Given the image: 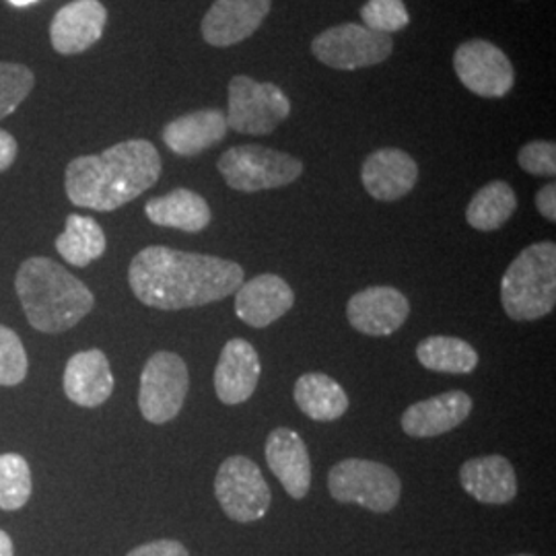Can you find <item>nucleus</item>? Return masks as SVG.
<instances>
[{
  "label": "nucleus",
  "mask_w": 556,
  "mask_h": 556,
  "mask_svg": "<svg viewBox=\"0 0 556 556\" xmlns=\"http://www.w3.org/2000/svg\"><path fill=\"white\" fill-rule=\"evenodd\" d=\"M243 268L233 260L181 252L165 245L140 250L128 266V285L142 305L179 312L217 303L243 285Z\"/></svg>",
  "instance_id": "obj_1"
},
{
  "label": "nucleus",
  "mask_w": 556,
  "mask_h": 556,
  "mask_svg": "<svg viewBox=\"0 0 556 556\" xmlns=\"http://www.w3.org/2000/svg\"><path fill=\"white\" fill-rule=\"evenodd\" d=\"M161 169L163 161L151 140H122L100 155L71 161L64 169V192L79 208L112 213L151 190Z\"/></svg>",
  "instance_id": "obj_2"
},
{
  "label": "nucleus",
  "mask_w": 556,
  "mask_h": 556,
  "mask_svg": "<svg viewBox=\"0 0 556 556\" xmlns=\"http://www.w3.org/2000/svg\"><path fill=\"white\" fill-rule=\"evenodd\" d=\"M15 291L29 326L43 334L75 328L96 307L91 289L59 262L34 256L21 262Z\"/></svg>",
  "instance_id": "obj_3"
},
{
  "label": "nucleus",
  "mask_w": 556,
  "mask_h": 556,
  "mask_svg": "<svg viewBox=\"0 0 556 556\" xmlns=\"http://www.w3.org/2000/svg\"><path fill=\"white\" fill-rule=\"evenodd\" d=\"M501 303L516 321L553 314L556 305V245L538 241L521 250L501 280Z\"/></svg>",
  "instance_id": "obj_4"
},
{
  "label": "nucleus",
  "mask_w": 556,
  "mask_h": 556,
  "mask_svg": "<svg viewBox=\"0 0 556 556\" xmlns=\"http://www.w3.org/2000/svg\"><path fill=\"white\" fill-rule=\"evenodd\" d=\"M217 167L229 188L248 194L285 188L303 174L298 157L262 144H239L225 151Z\"/></svg>",
  "instance_id": "obj_5"
},
{
  "label": "nucleus",
  "mask_w": 556,
  "mask_h": 556,
  "mask_svg": "<svg viewBox=\"0 0 556 556\" xmlns=\"http://www.w3.org/2000/svg\"><path fill=\"white\" fill-rule=\"evenodd\" d=\"M328 491L338 503H355L374 514H388L400 501L402 482L386 464L351 457L328 472Z\"/></svg>",
  "instance_id": "obj_6"
},
{
  "label": "nucleus",
  "mask_w": 556,
  "mask_h": 556,
  "mask_svg": "<svg viewBox=\"0 0 556 556\" xmlns=\"http://www.w3.org/2000/svg\"><path fill=\"white\" fill-rule=\"evenodd\" d=\"M227 126L239 135L264 137L291 116V101L275 83L238 75L229 80Z\"/></svg>",
  "instance_id": "obj_7"
},
{
  "label": "nucleus",
  "mask_w": 556,
  "mask_h": 556,
  "mask_svg": "<svg viewBox=\"0 0 556 556\" xmlns=\"http://www.w3.org/2000/svg\"><path fill=\"white\" fill-rule=\"evenodd\" d=\"M188 388V365L178 353L160 351L151 355L140 374V415L153 425H165L174 420L184 408Z\"/></svg>",
  "instance_id": "obj_8"
},
{
  "label": "nucleus",
  "mask_w": 556,
  "mask_h": 556,
  "mask_svg": "<svg viewBox=\"0 0 556 556\" xmlns=\"http://www.w3.org/2000/svg\"><path fill=\"white\" fill-rule=\"evenodd\" d=\"M314 56L334 71H358L381 64L394 52V40L388 34L367 29L358 23H342L321 31L312 41Z\"/></svg>",
  "instance_id": "obj_9"
},
{
  "label": "nucleus",
  "mask_w": 556,
  "mask_h": 556,
  "mask_svg": "<svg viewBox=\"0 0 556 556\" xmlns=\"http://www.w3.org/2000/svg\"><path fill=\"white\" fill-rule=\"evenodd\" d=\"M215 495L225 516L239 523L258 521L273 503L270 486L258 464L250 457L231 456L220 464L215 478Z\"/></svg>",
  "instance_id": "obj_10"
},
{
  "label": "nucleus",
  "mask_w": 556,
  "mask_h": 556,
  "mask_svg": "<svg viewBox=\"0 0 556 556\" xmlns=\"http://www.w3.org/2000/svg\"><path fill=\"white\" fill-rule=\"evenodd\" d=\"M459 83L478 98H505L516 83V71L507 54L486 40L464 41L454 54Z\"/></svg>",
  "instance_id": "obj_11"
},
{
  "label": "nucleus",
  "mask_w": 556,
  "mask_h": 556,
  "mask_svg": "<svg viewBox=\"0 0 556 556\" xmlns=\"http://www.w3.org/2000/svg\"><path fill=\"white\" fill-rule=\"evenodd\" d=\"M410 316V303L396 287H367L346 303L351 326L367 337H390Z\"/></svg>",
  "instance_id": "obj_12"
},
{
  "label": "nucleus",
  "mask_w": 556,
  "mask_h": 556,
  "mask_svg": "<svg viewBox=\"0 0 556 556\" xmlns=\"http://www.w3.org/2000/svg\"><path fill=\"white\" fill-rule=\"evenodd\" d=\"M273 0H215L200 31L208 46L229 48L252 38L268 17Z\"/></svg>",
  "instance_id": "obj_13"
},
{
  "label": "nucleus",
  "mask_w": 556,
  "mask_h": 556,
  "mask_svg": "<svg viewBox=\"0 0 556 556\" xmlns=\"http://www.w3.org/2000/svg\"><path fill=\"white\" fill-rule=\"evenodd\" d=\"M105 23L108 9L100 0H73L50 23V43L62 56H77L101 40Z\"/></svg>",
  "instance_id": "obj_14"
},
{
  "label": "nucleus",
  "mask_w": 556,
  "mask_h": 556,
  "mask_svg": "<svg viewBox=\"0 0 556 556\" xmlns=\"http://www.w3.org/2000/svg\"><path fill=\"white\" fill-rule=\"evenodd\" d=\"M62 388L66 397L83 408H98L105 404L116 388V379L105 353L100 349H89L68 358L62 376Z\"/></svg>",
  "instance_id": "obj_15"
},
{
  "label": "nucleus",
  "mask_w": 556,
  "mask_h": 556,
  "mask_svg": "<svg viewBox=\"0 0 556 556\" xmlns=\"http://www.w3.org/2000/svg\"><path fill=\"white\" fill-rule=\"evenodd\" d=\"M262 363L258 351L243 338H231L215 367V392L223 404L236 406L254 396L258 388Z\"/></svg>",
  "instance_id": "obj_16"
},
{
  "label": "nucleus",
  "mask_w": 556,
  "mask_h": 556,
  "mask_svg": "<svg viewBox=\"0 0 556 556\" xmlns=\"http://www.w3.org/2000/svg\"><path fill=\"white\" fill-rule=\"evenodd\" d=\"M418 165L402 149H379L361 167V181L369 197L381 202L404 199L417 186Z\"/></svg>",
  "instance_id": "obj_17"
},
{
  "label": "nucleus",
  "mask_w": 556,
  "mask_h": 556,
  "mask_svg": "<svg viewBox=\"0 0 556 556\" xmlns=\"http://www.w3.org/2000/svg\"><path fill=\"white\" fill-rule=\"evenodd\" d=\"M266 462L289 497H307L312 486V457L298 431L278 427L266 439Z\"/></svg>",
  "instance_id": "obj_18"
},
{
  "label": "nucleus",
  "mask_w": 556,
  "mask_h": 556,
  "mask_svg": "<svg viewBox=\"0 0 556 556\" xmlns=\"http://www.w3.org/2000/svg\"><path fill=\"white\" fill-rule=\"evenodd\" d=\"M295 305V293L285 278L260 275L236 291V314L252 328H268Z\"/></svg>",
  "instance_id": "obj_19"
},
{
  "label": "nucleus",
  "mask_w": 556,
  "mask_h": 556,
  "mask_svg": "<svg viewBox=\"0 0 556 556\" xmlns=\"http://www.w3.org/2000/svg\"><path fill=\"white\" fill-rule=\"evenodd\" d=\"M472 413V397L452 390L439 396L420 400L402 415V431L408 438H438L459 427Z\"/></svg>",
  "instance_id": "obj_20"
},
{
  "label": "nucleus",
  "mask_w": 556,
  "mask_h": 556,
  "mask_svg": "<svg viewBox=\"0 0 556 556\" xmlns=\"http://www.w3.org/2000/svg\"><path fill=\"white\" fill-rule=\"evenodd\" d=\"M229 126L225 112L208 108L184 114L165 124L161 139L165 147L179 157H197L202 151L219 144L225 139Z\"/></svg>",
  "instance_id": "obj_21"
},
{
  "label": "nucleus",
  "mask_w": 556,
  "mask_h": 556,
  "mask_svg": "<svg viewBox=\"0 0 556 556\" xmlns=\"http://www.w3.org/2000/svg\"><path fill=\"white\" fill-rule=\"evenodd\" d=\"M462 489L484 505H505L517 495V477L511 462L503 456L468 459L459 468Z\"/></svg>",
  "instance_id": "obj_22"
},
{
  "label": "nucleus",
  "mask_w": 556,
  "mask_h": 556,
  "mask_svg": "<svg viewBox=\"0 0 556 556\" xmlns=\"http://www.w3.org/2000/svg\"><path fill=\"white\" fill-rule=\"evenodd\" d=\"M144 215L157 227L178 229L184 233H200L213 219L208 202L188 188H176L165 197L149 200L144 204Z\"/></svg>",
  "instance_id": "obj_23"
},
{
  "label": "nucleus",
  "mask_w": 556,
  "mask_h": 556,
  "mask_svg": "<svg viewBox=\"0 0 556 556\" xmlns=\"http://www.w3.org/2000/svg\"><path fill=\"white\" fill-rule=\"evenodd\" d=\"M293 396L299 410L319 422L337 420L349 410V396L344 388L324 374L301 376L295 383Z\"/></svg>",
  "instance_id": "obj_24"
},
{
  "label": "nucleus",
  "mask_w": 556,
  "mask_h": 556,
  "mask_svg": "<svg viewBox=\"0 0 556 556\" xmlns=\"http://www.w3.org/2000/svg\"><path fill=\"white\" fill-rule=\"evenodd\" d=\"M54 245L60 258L66 264L85 268L105 254L108 239L100 223L93 217L68 215L64 231L56 238Z\"/></svg>",
  "instance_id": "obj_25"
},
{
  "label": "nucleus",
  "mask_w": 556,
  "mask_h": 556,
  "mask_svg": "<svg viewBox=\"0 0 556 556\" xmlns=\"http://www.w3.org/2000/svg\"><path fill=\"white\" fill-rule=\"evenodd\" d=\"M418 363L438 374L468 376L478 367L477 349L456 337H429L417 346Z\"/></svg>",
  "instance_id": "obj_26"
},
{
  "label": "nucleus",
  "mask_w": 556,
  "mask_h": 556,
  "mask_svg": "<svg viewBox=\"0 0 556 556\" xmlns=\"http://www.w3.org/2000/svg\"><path fill=\"white\" fill-rule=\"evenodd\" d=\"M517 208V197L507 181H491L482 186L470 200L466 208V220L472 229L491 233L501 229L514 217Z\"/></svg>",
  "instance_id": "obj_27"
},
{
  "label": "nucleus",
  "mask_w": 556,
  "mask_h": 556,
  "mask_svg": "<svg viewBox=\"0 0 556 556\" xmlns=\"http://www.w3.org/2000/svg\"><path fill=\"white\" fill-rule=\"evenodd\" d=\"M34 489L31 468L21 454H0V509L17 511Z\"/></svg>",
  "instance_id": "obj_28"
},
{
  "label": "nucleus",
  "mask_w": 556,
  "mask_h": 556,
  "mask_svg": "<svg viewBox=\"0 0 556 556\" xmlns=\"http://www.w3.org/2000/svg\"><path fill=\"white\" fill-rule=\"evenodd\" d=\"M36 87V75L20 62H0V119L17 112Z\"/></svg>",
  "instance_id": "obj_29"
},
{
  "label": "nucleus",
  "mask_w": 556,
  "mask_h": 556,
  "mask_svg": "<svg viewBox=\"0 0 556 556\" xmlns=\"http://www.w3.org/2000/svg\"><path fill=\"white\" fill-rule=\"evenodd\" d=\"M29 358L15 330L0 324V388H15L27 378Z\"/></svg>",
  "instance_id": "obj_30"
},
{
  "label": "nucleus",
  "mask_w": 556,
  "mask_h": 556,
  "mask_svg": "<svg viewBox=\"0 0 556 556\" xmlns=\"http://www.w3.org/2000/svg\"><path fill=\"white\" fill-rule=\"evenodd\" d=\"M361 20L367 29L394 34L410 23L404 0H367L361 9Z\"/></svg>",
  "instance_id": "obj_31"
},
{
  "label": "nucleus",
  "mask_w": 556,
  "mask_h": 556,
  "mask_svg": "<svg viewBox=\"0 0 556 556\" xmlns=\"http://www.w3.org/2000/svg\"><path fill=\"white\" fill-rule=\"evenodd\" d=\"M517 163L526 174L540 178H555L556 144L553 140H532L521 147Z\"/></svg>",
  "instance_id": "obj_32"
},
{
  "label": "nucleus",
  "mask_w": 556,
  "mask_h": 556,
  "mask_svg": "<svg viewBox=\"0 0 556 556\" xmlns=\"http://www.w3.org/2000/svg\"><path fill=\"white\" fill-rule=\"evenodd\" d=\"M126 556H190V553L178 540H155L132 548Z\"/></svg>",
  "instance_id": "obj_33"
},
{
  "label": "nucleus",
  "mask_w": 556,
  "mask_h": 556,
  "mask_svg": "<svg viewBox=\"0 0 556 556\" xmlns=\"http://www.w3.org/2000/svg\"><path fill=\"white\" fill-rule=\"evenodd\" d=\"M17 155H20L17 139L9 130L0 128V174H4L7 169L13 167Z\"/></svg>",
  "instance_id": "obj_34"
},
{
  "label": "nucleus",
  "mask_w": 556,
  "mask_h": 556,
  "mask_svg": "<svg viewBox=\"0 0 556 556\" xmlns=\"http://www.w3.org/2000/svg\"><path fill=\"white\" fill-rule=\"evenodd\" d=\"M538 213L551 223L556 220V186L555 184H546L544 188H540L536 194Z\"/></svg>",
  "instance_id": "obj_35"
},
{
  "label": "nucleus",
  "mask_w": 556,
  "mask_h": 556,
  "mask_svg": "<svg viewBox=\"0 0 556 556\" xmlns=\"http://www.w3.org/2000/svg\"><path fill=\"white\" fill-rule=\"evenodd\" d=\"M0 556H15V548H13V540L0 530Z\"/></svg>",
  "instance_id": "obj_36"
},
{
  "label": "nucleus",
  "mask_w": 556,
  "mask_h": 556,
  "mask_svg": "<svg viewBox=\"0 0 556 556\" xmlns=\"http://www.w3.org/2000/svg\"><path fill=\"white\" fill-rule=\"evenodd\" d=\"M13 7H29V4H34V2H38V0H9Z\"/></svg>",
  "instance_id": "obj_37"
},
{
  "label": "nucleus",
  "mask_w": 556,
  "mask_h": 556,
  "mask_svg": "<svg viewBox=\"0 0 556 556\" xmlns=\"http://www.w3.org/2000/svg\"><path fill=\"white\" fill-rule=\"evenodd\" d=\"M514 556H534V555H514Z\"/></svg>",
  "instance_id": "obj_38"
}]
</instances>
